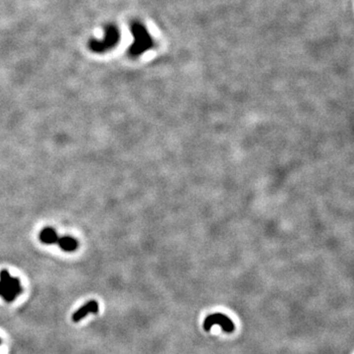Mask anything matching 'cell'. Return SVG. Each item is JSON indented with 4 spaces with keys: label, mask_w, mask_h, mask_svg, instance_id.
<instances>
[{
    "label": "cell",
    "mask_w": 354,
    "mask_h": 354,
    "mask_svg": "<svg viewBox=\"0 0 354 354\" xmlns=\"http://www.w3.org/2000/svg\"><path fill=\"white\" fill-rule=\"evenodd\" d=\"M131 34L133 35V42L130 45L129 53L132 56L138 57L154 46V39L142 23L133 22L131 24Z\"/></svg>",
    "instance_id": "6da1fadb"
},
{
    "label": "cell",
    "mask_w": 354,
    "mask_h": 354,
    "mask_svg": "<svg viewBox=\"0 0 354 354\" xmlns=\"http://www.w3.org/2000/svg\"><path fill=\"white\" fill-rule=\"evenodd\" d=\"M23 287L18 278H13L7 270L0 272V296L5 302H13L21 293Z\"/></svg>",
    "instance_id": "7a4b0ae2"
},
{
    "label": "cell",
    "mask_w": 354,
    "mask_h": 354,
    "mask_svg": "<svg viewBox=\"0 0 354 354\" xmlns=\"http://www.w3.org/2000/svg\"><path fill=\"white\" fill-rule=\"evenodd\" d=\"M120 40V32L119 30L113 26H107L105 30L104 36L101 38H95L90 41V48L97 53L106 52L111 48H113Z\"/></svg>",
    "instance_id": "3957f363"
},
{
    "label": "cell",
    "mask_w": 354,
    "mask_h": 354,
    "mask_svg": "<svg viewBox=\"0 0 354 354\" xmlns=\"http://www.w3.org/2000/svg\"><path fill=\"white\" fill-rule=\"evenodd\" d=\"M214 325L220 326L225 333H232L234 330V325L232 321L224 314L214 313L208 316L204 321V329L206 331H210L211 328Z\"/></svg>",
    "instance_id": "277c9868"
},
{
    "label": "cell",
    "mask_w": 354,
    "mask_h": 354,
    "mask_svg": "<svg viewBox=\"0 0 354 354\" xmlns=\"http://www.w3.org/2000/svg\"><path fill=\"white\" fill-rule=\"evenodd\" d=\"M98 312H99V304L97 301L92 300V301L86 303L85 305H83L79 310H77L74 313L72 320L74 322H79L82 319H84L86 316H88L90 313L97 314Z\"/></svg>",
    "instance_id": "5b68a950"
},
{
    "label": "cell",
    "mask_w": 354,
    "mask_h": 354,
    "mask_svg": "<svg viewBox=\"0 0 354 354\" xmlns=\"http://www.w3.org/2000/svg\"><path fill=\"white\" fill-rule=\"evenodd\" d=\"M59 239V235L56 232V230L53 227H44L40 233H39V240L47 245L57 244V241Z\"/></svg>",
    "instance_id": "8992f818"
},
{
    "label": "cell",
    "mask_w": 354,
    "mask_h": 354,
    "mask_svg": "<svg viewBox=\"0 0 354 354\" xmlns=\"http://www.w3.org/2000/svg\"><path fill=\"white\" fill-rule=\"evenodd\" d=\"M57 245L60 247L61 250L65 252H74L78 248L77 240L69 235H64L62 237H59L57 241Z\"/></svg>",
    "instance_id": "52a82bcc"
},
{
    "label": "cell",
    "mask_w": 354,
    "mask_h": 354,
    "mask_svg": "<svg viewBox=\"0 0 354 354\" xmlns=\"http://www.w3.org/2000/svg\"><path fill=\"white\" fill-rule=\"evenodd\" d=\"M0 344H1V340H0Z\"/></svg>",
    "instance_id": "ba28073f"
}]
</instances>
